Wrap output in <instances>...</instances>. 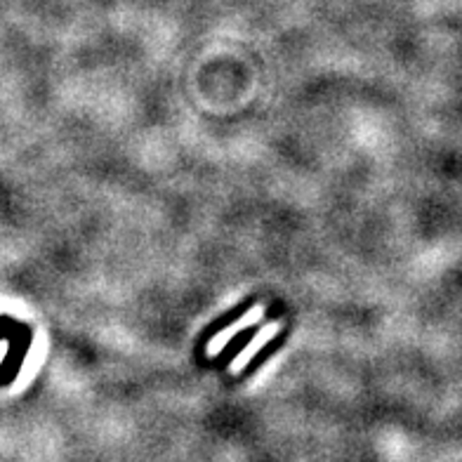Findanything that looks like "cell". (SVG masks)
Wrapping results in <instances>:
<instances>
[{
    "mask_svg": "<svg viewBox=\"0 0 462 462\" xmlns=\"http://www.w3.org/2000/svg\"><path fill=\"white\" fill-rule=\"evenodd\" d=\"M279 328H281V321H272V323H267L264 328L257 330V335H255V337H253V342H250V345L245 346L244 352L238 354L236 359H234V364H231L229 371L231 373H241V371H244L245 365H248V361H253V356H255V354L260 352L262 346L267 345V342L272 340V337H274L276 333H279Z\"/></svg>",
    "mask_w": 462,
    "mask_h": 462,
    "instance_id": "cell-2",
    "label": "cell"
},
{
    "mask_svg": "<svg viewBox=\"0 0 462 462\" xmlns=\"http://www.w3.org/2000/svg\"><path fill=\"white\" fill-rule=\"evenodd\" d=\"M7 323H10L7 319H0V337H5L7 335Z\"/></svg>",
    "mask_w": 462,
    "mask_h": 462,
    "instance_id": "cell-3",
    "label": "cell"
},
{
    "mask_svg": "<svg viewBox=\"0 0 462 462\" xmlns=\"http://www.w3.org/2000/svg\"><path fill=\"white\" fill-rule=\"evenodd\" d=\"M262 317H264V304H257V307H253V310H250L248 314H244V317L238 319L236 323H231L229 328L219 330V333L215 335L213 340L208 342V354H219V349H222V346H225L226 342H229L231 337H234V335L241 333V330H245V328H250V326L260 321Z\"/></svg>",
    "mask_w": 462,
    "mask_h": 462,
    "instance_id": "cell-1",
    "label": "cell"
}]
</instances>
